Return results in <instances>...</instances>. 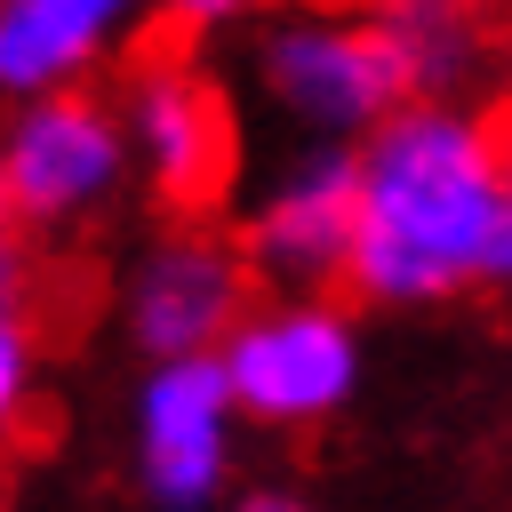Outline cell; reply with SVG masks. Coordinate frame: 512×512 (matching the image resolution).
<instances>
[{"label": "cell", "instance_id": "30bf717a", "mask_svg": "<svg viewBox=\"0 0 512 512\" xmlns=\"http://www.w3.org/2000/svg\"><path fill=\"white\" fill-rule=\"evenodd\" d=\"M376 32L392 40L408 96L416 104H464V88L496 56V16L488 0H368Z\"/></svg>", "mask_w": 512, "mask_h": 512}, {"label": "cell", "instance_id": "5b68a950", "mask_svg": "<svg viewBox=\"0 0 512 512\" xmlns=\"http://www.w3.org/2000/svg\"><path fill=\"white\" fill-rule=\"evenodd\" d=\"M360 328L328 296H256V312L224 344V376L248 424L312 432L352 408L360 392Z\"/></svg>", "mask_w": 512, "mask_h": 512}, {"label": "cell", "instance_id": "5bb4252c", "mask_svg": "<svg viewBox=\"0 0 512 512\" xmlns=\"http://www.w3.org/2000/svg\"><path fill=\"white\" fill-rule=\"evenodd\" d=\"M504 176H512V112H504ZM504 288H512V256H504Z\"/></svg>", "mask_w": 512, "mask_h": 512}, {"label": "cell", "instance_id": "ba28073f", "mask_svg": "<svg viewBox=\"0 0 512 512\" xmlns=\"http://www.w3.org/2000/svg\"><path fill=\"white\" fill-rule=\"evenodd\" d=\"M240 400L224 360H160L128 400V472L160 512H208L240 456Z\"/></svg>", "mask_w": 512, "mask_h": 512}, {"label": "cell", "instance_id": "6da1fadb", "mask_svg": "<svg viewBox=\"0 0 512 512\" xmlns=\"http://www.w3.org/2000/svg\"><path fill=\"white\" fill-rule=\"evenodd\" d=\"M360 152V240L344 288L360 304L424 312L472 288H504L512 256V176H504V112L408 104Z\"/></svg>", "mask_w": 512, "mask_h": 512}, {"label": "cell", "instance_id": "52a82bcc", "mask_svg": "<svg viewBox=\"0 0 512 512\" xmlns=\"http://www.w3.org/2000/svg\"><path fill=\"white\" fill-rule=\"evenodd\" d=\"M360 240V152L352 144H296L240 216V248L272 296H328L352 272Z\"/></svg>", "mask_w": 512, "mask_h": 512}, {"label": "cell", "instance_id": "9c48e42d", "mask_svg": "<svg viewBox=\"0 0 512 512\" xmlns=\"http://www.w3.org/2000/svg\"><path fill=\"white\" fill-rule=\"evenodd\" d=\"M160 0H0V88L16 104L96 88L112 64H136Z\"/></svg>", "mask_w": 512, "mask_h": 512}, {"label": "cell", "instance_id": "4fadbf2b", "mask_svg": "<svg viewBox=\"0 0 512 512\" xmlns=\"http://www.w3.org/2000/svg\"><path fill=\"white\" fill-rule=\"evenodd\" d=\"M232 512H312L304 496H288V488H256V496H240Z\"/></svg>", "mask_w": 512, "mask_h": 512}, {"label": "cell", "instance_id": "8fae6325", "mask_svg": "<svg viewBox=\"0 0 512 512\" xmlns=\"http://www.w3.org/2000/svg\"><path fill=\"white\" fill-rule=\"evenodd\" d=\"M24 392H32V304L8 288V304H0V400H8V416L24 408Z\"/></svg>", "mask_w": 512, "mask_h": 512}, {"label": "cell", "instance_id": "3957f363", "mask_svg": "<svg viewBox=\"0 0 512 512\" xmlns=\"http://www.w3.org/2000/svg\"><path fill=\"white\" fill-rule=\"evenodd\" d=\"M136 176L120 104L104 88H64L32 96L0 128V208L16 240H72L120 208Z\"/></svg>", "mask_w": 512, "mask_h": 512}, {"label": "cell", "instance_id": "7c38bea8", "mask_svg": "<svg viewBox=\"0 0 512 512\" xmlns=\"http://www.w3.org/2000/svg\"><path fill=\"white\" fill-rule=\"evenodd\" d=\"M256 8H272V0H160V16L184 24V32H216V24H240Z\"/></svg>", "mask_w": 512, "mask_h": 512}, {"label": "cell", "instance_id": "8992f818", "mask_svg": "<svg viewBox=\"0 0 512 512\" xmlns=\"http://www.w3.org/2000/svg\"><path fill=\"white\" fill-rule=\"evenodd\" d=\"M128 152H136V184L168 208V216H208L232 176H240V120L224 104V88L192 64V56H136L112 88Z\"/></svg>", "mask_w": 512, "mask_h": 512}, {"label": "cell", "instance_id": "7a4b0ae2", "mask_svg": "<svg viewBox=\"0 0 512 512\" xmlns=\"http://www.w3.org/2000/svg\"><path fill=\"white\" fill-rule=\"evenodd\" d=\"M256 96L304 144H368L392 112H408V72L368 8H280L248 48Z\"/></svg>", "mask_w": 512, "mask_h": 512}, {"label": "cell", "instance_id": "277c9868", "mask_svg": "<svg viewBox=\"0 0 512 512\" xmlns=\"http://www.w3.org/2000/svg\"><path fill=\"white\" fill-rule=\"evenodd\" d=\"M120 336L160 360H224L232 328L256 312V264L240 232H216L208 216H168L128 264H120Z\"/></svg>", "mask_w": 512, "mask_h": 512}]
</instances>
